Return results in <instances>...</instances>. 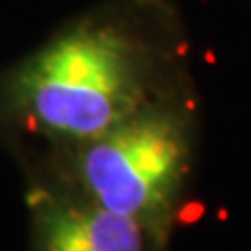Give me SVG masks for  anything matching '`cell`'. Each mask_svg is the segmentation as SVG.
<instances>
[{"mask_svg": "<svg viewBox=\"0 0 251 251\" xmlns=\"http://www.w3.org/2000/svg\"><path fill=\"white\" fill-rule=\"evenodd\" d=\"M151 49L117 23H82L17 67L4 90L15 124L54 149L88 140L155 97Z\"/></svg>", "mask_w": 251, "mask_h": 251, "instance_id": "cell-1", "label": "cell"}, {"mask_svg": "<svg viewBox=\"0 0 251 251\" xmlns=\"http://www.w3.org/2000/svg\"><path fill=\"white\" fill-rule=\"evenodd\" d=\"M195 161L191 111L157 97L88 140L54 149L36 180L172 237Z\"/></svg>", "mask_w": 251, "mask_h": 251, "instance_id": "cell-2", "label": "cell"}, {"mask_svg": "<svg viewBox=\"0 0 251 251\" xmlns=\"http://www.w3.org/2000/svg\"><path fill=\"white\" fill-rule=\"evenodd\" d=\"M31 251H168L170 239L128 216L34 178Z\"/></svg>", "mask_w": 251, "mask_h": 251, "instance_id": "cell-3", "label": "cell"}]
</instances>
